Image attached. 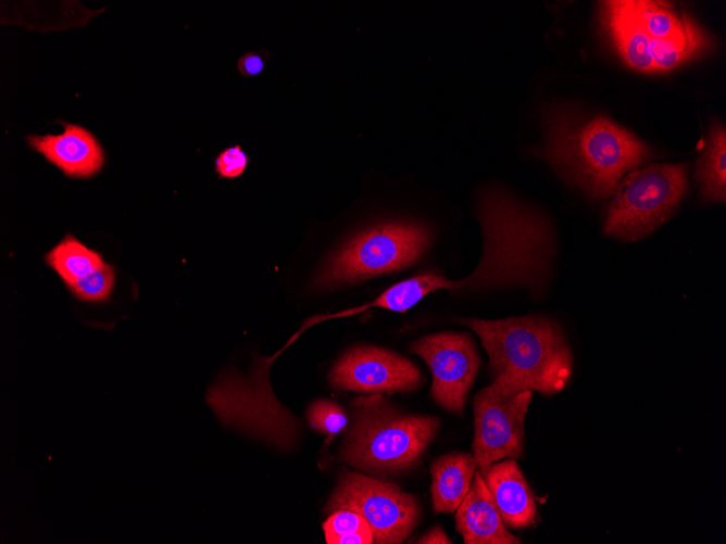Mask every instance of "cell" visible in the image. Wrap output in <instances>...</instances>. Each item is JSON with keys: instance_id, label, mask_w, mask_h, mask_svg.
<instances>
[{"instance_id": "obj_15", "label": "cell", "mask_w": 726, "mask_h": 544, "mask_svg": "<svg viewBox=\"0 0 726 544\" xmlns=\"http://www.w3.org/2000/svg\"><path fill=\"white\" fill-rule=\"evenodd\" d=\"M476 471L474 456L452 453L431 465V499L436 513H453L466 495Z\"/></svg>"}, {"instance_id": "obj_8", "label": "cell", "mask_w": 726, "mask_h": 544, "mask_svg": "<svg viewBox=\"0 0 726 544\" xmlns=\"http://www.w3.org/2000/svg\"><path fill=\"white\" fill-rule=\"evenodd\" d=\"M531 393L496 378L474 397L473 456L480 473L492 463L522 457L524 420Z\"/></svg>"}, {"instance_id": "obj_13", "label": "cell", "mask_w": 726, "mask_h": 544, "mask_svg": "<svg viewBox=\"0 0 726 544\" xmlns=\"http://www.w3.org/2000/svg\"><path fill=\"white\" fill-rule=\"evenodd\" d=\"M456 530L466 544H518L500 516L481 473L476 470L474 480L458 507Z\"/></svg>"}, {"instance_id": "obj_12", "label": "cell", "mask_w": 726, "mask_h": 544, "mask_svg": "<svg viewBox=\"0 0 726 544\" xmlns=\"http://www.w3.org/2000/svg\"><path fill=\"white\" fill-rule=\"evenodd\" d=\"M63 125L64 131L59 135L28 136L29 146L70 177L87 178L97 174L104 163L98 140L79 125Z\"/></svg>"}, {"instance_id": "obj_9", "label": "cell", "mask_w": 726, "mask_h": 544, "mask_svg": "<svg viewBox=\"0 0 726 544\" xmlns=\"http://www.w3.org/2000/svg\"><path fill=\"white\" fill-rule=\"evenodd\" d=\"M327 508L359 513L378 544L403 542L416 527L421 513L413 495L392 483L351 471L340 476Z\"/></svg>"}, {"instance_id": "obj_2", "label": "cell", "mask_w": 726, "mask_h": 544, "mask_svg": "<svg viewBox=\"0 0 726 544\" xmlns=\"http://www.w3.org/2000/svg\"><path fill=\"white\" fill-rule=\"evenodd\" d=\"M544 143L539 155L569 185L592 199L614 194L627 172L654 156L650 146L601 115L552 103L542 110Z\"/></svg>"}, {"instance_id": "obj_21", "label": "cell", "mask_w": 726, "mask_h": 544, "mask_svg": "<svg viewBox=\"0 0 726 544\" xmlns=\"http://www.w3.org/2000/svg\"><path fill=\"white\" fill-rule=\"evenodd\" d=\"M249 159L239 144L223 150L215 159V170L224 178H236L243 174Z\"/></svg>"}, {"instance_id": "obj_7", "label": "cell", "mask_w": 726, "mask_h": 544, "mask_svg": "<svg viewBox=\"0 0 726 544\" xmlns=\"http://www.w3.org/2000/svg\"><path fill=\"white\" fill-rule=\"evenodd\" d=\"M687 175L686 163H653L628 172L606 208L604 233L636 241L652 232L685 198Z\"/></svg>"}, {"instance_id": "obj_3", "label": "cell", "mask_w": 726, "mask_h": 544, "mask_svg": "<svg viewBox=\"0 0 726 544\" xmlns=\"http://www.w3.org/2000/svg\"><path fill=\"white\" fill-rule=\"evenodd\" d=\"M599 14L615 52L637 72H668L714 49L710 33L668 2L603 1Z\"/></svg>"}, {"instance_id": "obj_10", "label": "cell", "mask_w": 726, "mask_h": 544, "mask_svg": "<svg viewBox=\"0 0 726 544\" xmlns=\"http://www.w3.org/2000/svg\"><path fill=\"white\" fill-rule=\"evenodd\" d=\"M433 376L431 396L443 408L462 413L479 368V357L468 334L439 332L425 336L410 346Z\"/></svg>"}, {"instance_id": "obj_11", "label": "cell", "mask_w": 726, "mask_h": 544, "mask_svg": "<svg viewBox=\"0 0 726 544\" xmlns=\"http://www.w3.org/2000/svg\"><path fill=\"white\" fill-rule=\"evenodd\" d=\"M329 382L338 390L359 393H406L420 385L421 374L409 359L395 352L356 346L335 364Z\"/></svg>"}, {"instance_id": "obj_19", "label": "cell", "mask_w": 726, "mask_h": 544, "mask_svg": "<svg viewBox=\"0 0 726 544\" xmlns=\"http://www.w3.org/2000/svg\"><path fill=\"white\" fill-rule=\"evenodd\" d=\"M114 282L115 268L112 265L104 263L97 270L66 287L79 301L100 303L110 298Z\"/></svg>"}, {"instance_id": "obj_20", "label": "cell", "mask_w": 726, "mask_h": 544, "mask_svg": "<svg viewBox=\"0 0 726 544\" xmlns=\"http://www.w3.org/2000/svg\"><path fill=\"white\" fill-rule=\"evenodd\" d=\"M310 426L333 439L348 425L343 409L336 403L320 400L314 402L308 410Z\"/></svg>"}, {"instance_id": "obj_6", "label": "cell", "mask_w": 726, "mask_h": 544, "mask_svg": "<svg viewBox=\"0 0 726 544\" xmlns=\"http://www.w3.org/2000/svg\"><path fill=\"white\" fill-rule=\"evenodd\" d=\"M431 229L413 220H390L367 227L348 239L316 276L317 288L353 283L405 268L430 246Z\"/></svg>"}, {"instance_id": "obj_5", "label": "cell", "mask_w": 726, "mask_h": 544, "mask_svg": "<svg viewBox=\"0 0 726 544\" xmlns=\"http://www.w3.org/2000/svg\"><path fill=\"white\" fill-rule=\"evenodd\" d=\"M437 418L404 415L378 394L352 402V425L341 459L377 476L414 467L436 435Z\"/></svg>"}, {"instance_id": "obj_4", "label": "cell", "mask_w": 726, "mask_h": 544, "mask_svg": "<svg viewBox=\"0 0 726 544\" xmlns=\"http://www.w3.org/2000/svg\"><path fill=\"white\" fill-rule=\"evenodd\" d=\"M460 321L480 339L493 379L501 378L544 395L561 391L568 382L572 353L554 320L525 316Z\"/></svg>"}, {"instance_id": "obj_17", "label": "cell", "mask_w": 726, "mask_h": 544, "mask_svg": "<svg viewBox=\"0 0 726 544\" xmlns=\"http://www.w3.org/2000/svg\"><path fill=\"white\" fill-rule=\"evenodd\" d=\"M45 262L65 286L78 281L104 264L100 253L89 249L72 235H66L55 244L46 254Z\"/></svg>"}, {"instance_id": "obj_14", "label": "cell", "mask_w": 726, "mask_h": 544, "mask_svg": "<svg viewBox=\"0 0 726 544\" xmlns=\"http://www.w3.org/2000/svg\"><path fill=\"white\" fill-rule=\"evenodd\" d=\"M481 476L504 524L521 529L535 521L534 495L514 458L492 463Z\"/></svg>"}, {"instance_id": "obj_22", "label": "cell", "mask_w": 726, "mask_h": 544, "mask_svg": "<svg viewBox=\"0 0 726 544\" xmlns=\"http://www.w3.org/2000/svg\"><path fill=\"white\" fill-rule=\"evenodd\" d=\"M265 60L259 52H247L238 59L237 67L243 76H255L264 69Z\"/></svg>"}, {"instance_id": "obj_1", "label": "cell", "mask_w": 726, "mask_h": 544, "mask_svg": "<svg viewBox=\"0 0 726 544\" xmlns=\"http://www.w3.org/2000/svg\"><path fill=\"white\" fill-rule=\"evenodd\" d=\"M477 216L484 235V254L477 268L461 280L436 274L417 275L387 288L366 308L406 312L427 294L505 286L540 288L550 274L553 230L538 210L499 187L478 197Z\"/></svg>"}, {"instance_id": "obj_23", "label": "cell", "mask_w": 726, "mask_h": 544, "mask_svg": "<svg viewBox=\"0 0 726 544\" xmlns=\"http://www.w3.org/2000/svg\"><path fill=\"white\" fill-rule=\"evenodd\" d=\"M416 543L420 544H449L452 543L451 540L446 535L445 531L436 526L430 529L426 534L417 540Z\"/></svg>"}, {"instance_id": "obj_16", "label": "cell", "mask_w": 726, "mask_h": 544, "mask_svg": "<svg viewBox=\"0 0 726 544\" xmlns=\"http://www.w3.org/2000/svg\"><path fill=\"white\" fill-rule=\"evenodd\" d=\"M700 198L709 202H724L726 198V130L716 122L712 125L706 147L699 157L694 173Z\"/></svg>"}, {"instance_id": "obj_18", "label": "cell", "mask_w": 726, "mask_h": 544, "mask_svg": "<svg viewBox=\"0 0 726 544\" xmlns=\"http://www.w3.org/2000/svg\"><path fill=\"white\" fill-rule=\"evenodd\" d=\"M323 529L328 544L374 543L373 532L367 521L353 510H335L324 522Z\"/></svg>"}]
</instances>
